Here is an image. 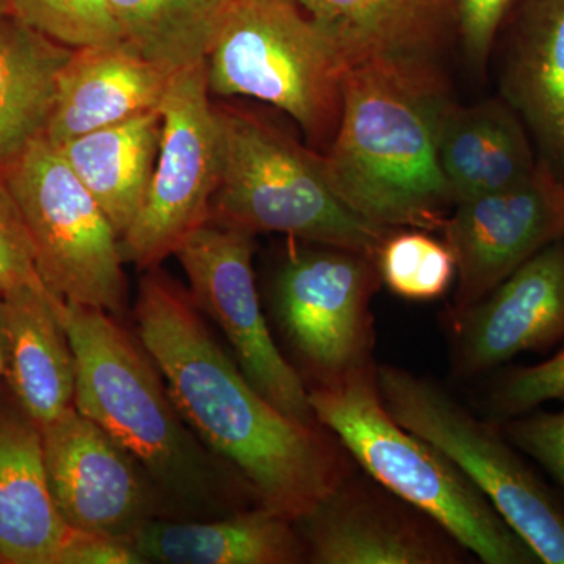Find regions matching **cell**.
I'll return each instance as SVG.
<instances>
[{
	"label": "cell",
	"mask_w": 564,
	"mask_h": 564,
	"mask_svg": "<svg viewBox=\"0 0 564 564\" xmlns=\"http://www.w3.org/2000/svg\"><path fill=\"white\" fill-rule=\"evenodd\" d=\"M133 317L184 421L259 505L296 522L350 477L343 444L270 403L214 339L191 293L158 267L140 280Z\"/></svg>",
	"instance_id": "obj_1"
},
{
	"label": "cell",
	"mask_w": 564,
	"mask_h": 564,
	"mask_svg": "<svg viewBox=\"0 0 564 564\" xmlns=\"http://www.w3.org/2000/svg\"><path fill=\"white\" fill-rule=\"evenodd\" d=\"M61 317L76 358L74 408L137 459L163 518H220L259 505L243 478L184 421L139 336L85 304L62 302Z\"/></svg>",
	"instance_id": "obj_2"
},
{
	"label": "cell",
	"mask_w": 564,
	"mask_h": 564,
	"mask_svg": "<svg viewBox=\"0 0 564 564\" xmlns=\"http://www.w3.org/2000/svg\"><path fill=\"white\" fill-rule=\"evenodd\" d=\"M451 102L436 62L377 61L348 68L339 128L323 154L337 196L373 225L443 231L455 199L437 137Z\"/></svg>",
	"instance_id": "obj_3"
},
{
	"label": "cell",
	"mask_w": 564,
	"mask_h": 564,
	"mask_svg": "<svg viewBox=\"0 0 564 564\" xmlns=\"http://www.w3.org/2000/svg\"><path fill=\"white\" fill-rule=\"evenodd\" d=\"M318 425L364 473L437 522L486 564H541L529 544L451 459L386 410L377 366L310 389Z\"/></svg>",
	"instance_id": "obj_4"
},
{
	"label": "cell",
	"mask_w": 564,
	"mask_h": 564,
	"mask_svg": "<svg viewBox=\"0 0 564 564\" xmlns=\"http://www.w3.org/2000/svg\"><path fill=\"white\" fill-rule=\"evenodd\" d=\"M220 180L209 221L252 234L278 232L306 243L377 258L397 229L364 220L334 192L325 158L270 118L215 106Z\"/></svg>",
	"instance_id": "obj_5"
},
{
	"label": "cell",
	"mask_w": 564,
	"mask_h": 564,
	"mask_svg": "<svg viewBox=\"0 0 564 564\" xmlns=\"http://www.w3.org/2000/svg\"><path fill=\"white\" fill-rule=\"evenodd\" d=\"M210 95L258 99L325 154L343 115V54L296 0H234L206 57Z\"/></svg>",
	"instance_id": "obj_6"
},
{
	"label": "cell",
	"mask_w": 564,
	"mask_h": 564,
	"mask_svg": "<svg viewBox=\"0 0 564 564\" xmlns=\"http://www.w3.org/2000/svg\"><path fill=\"white\" fill-rule=\"evenodd\" d=\"M386 410L443 452L532 547L541 564H564V497L514 447L497 422L480 421L443 386L395 366H377Z\"/></svg>",
	"instance_id": "obj_7"
},
{
	"label": "cell",
	"mask_w": 564,
	"mask_h": 564,
	"mask_svg": "<svg viewBox=\"0 0 564 564\" xmlns=\"http://www.w3.org/2000/svg\"><path fill=\"white\" fill-rule=\"evenodd\" d=\"M47 291L63 302L128 311L121 237L58 148L43 135L2 166Z\"/></svg>",
	"instance_id": "obj_8"
},
{
	"label": "cell",
	"mask_w": 564,
	"mask_h": 564,
	"mask_svg": "<svg viewBox=\"0 0 564 564\" xmlns=\"http://www.w3.org/2000/svg\"><path fill=\"white\" fill-rule=\"evenodd\" d=\"M381 282L377 258L323 245L291 251L278 267L274 317L314 388L377 366L370 304Z\"/></svg>",
	"instance_id": "obj_9"
},
{
	"label": "cell",
	"mask_w": 564,
	"mask_h": 564,
	"mask_svg": "<svg viewBox=\"0 0 564 564\" xmlns=\"http://www.w3.org/2000/svg\"><path fill=\"white\" fill-rule=\"evenodd\" d=\"M210 96L206 58L170 76L159 106L158 162L139 214L121 239L126 261L141 270L159 267L209 221L221 163L220 124Z\"/></svg>",
	"instance_id": "obj_10"
},
{
	"label": "cell",
	"mask_w": 564,
	"mask_h": 564,
	"mask_svg": "<svg viewBox=\"0 0 564 564\" xmlns=\"http://www.w3.org/2000/svg\"><path fill=\"white\" fill-rule=\"evenodd\" d=\"M254 236L207 221L188 234L174 256L191 284L193 303L220 326L245 378L293 421L318 425L302 375L272 337L256 288Z\"/></svg>",
	"instance_id": "obj_11"
},
{
	"label": "cell",
	"mask_w": 564,
	"mask_h": 564,
	"mask_svg": "<svg viewBox=\"0 0 564 564\" xmlns=\"http://www.w3.org/2000/svg\"><path fill=\"white\" fill-rule=\"evenodd\" d=\"M443 232L456 262V315L564 239V180L540 159L525 181L456 204Z\"/></svg>",
	"instance_id": "obj_12"
},
{
	"label": "cell",
	"mask_w": 564,
	"mask_h": 564,
	"mask_svg": "<svg viewBox=\"0 0 564 564\" xmlns=\"http://www.w3.org/2000/svg\"><path fill=\"white\" fill-rule=\"evenodd\" d=\"M40 430L52 499L70 529L132 540L163 518L148 475L98 423L73 406Z\"/></svg>",
	"instance_id": "obj_13"
},
{
	"label": "cell",
	"mask_w": 564,
	"mask_h": 564,
	"mask_svg": "<svg viewBox=\"0 0 564 564\" xmlns=\"http://www.w3.org/2000/svg\"><path fill=\"white\" fill-rule=\"evenodd\" d=\"M314 564H458L470 554L443 527L351 474L295 522Z\"/></svg>",
	"instance_id": "obj_14"
},
{
	"label": "cell",
	"mask_w": 564,
	"mask_h": 564,
	"mask_svg": "<svg viewBox=\"0 0 564 564\" xmlns=\"http://www.w3.org/2000/svg\"><path fill=\"white\" fill-rule=\"evenodd\" d=\"M451 318L454 370L462 378L481 377L521 352H547L564 344V239Z\"/></svg>",
	"instance_id": "obj_15"
},
{
	"label": "cell",
	"mask_w": 564,
	"mask_h": 564,
	"mask_svg": "<svg viewBox=\"0 0 564 564\" xmlns=\"http://www.w3.org/2000/svg\"><path fill=\"white\" fill-rule=\"evenodd\" d=\"M170 76L124 41L73 50L58 73L43 137L58 148L85 133L158 110Z\"/></svg>",
	"instance_id": "obj_16"
},
{
	"label": "cell",
	"mask_w": 564,
	"mask_h": 564,
	"mask_svg": "<svg viewBox=\"0 0 564 564\" xmlns=\"http://www.w3.org/2000/svg\"><path fill=\"white\" fill-rule=\"evenodd\" d=\"M510 18L500 96L564 180V0H519Z\"/></svg>",
	"instance_id": "obj_17"
},
{
	"label": "cell",
	"mask_w": 564,
	"mask_h": 564,
	"mask_svg": "<svg viewBox=\"0 0 564 564\" xmlns=\"http://www.w3.org/2000/svg\"><path fill=\"white\" fill-rule=\"evenodd\" d=\"M70 527L55 507L40 426L0 408V563L57 564Z\"/></svg>",
	"instance_id": "obj_18"
},
{
	"label": "cell",
	"mask_w": 564,
	"mask_h": 564,
	"mask_svg": "<svg viewBox=\"0 0 564 564\" xmlns=\"http://www.w3.org/2000/svg\"><path fill=\"white\" fill-rule=\"evenodd\" d=\"M332 36L348 68L377 61L436 62L456 0H296Z\"/></svg>",
	"instance_id": "obj_19"
},
{
	"label": "cell",
	"mask_w": 564,
	"mask_h": 564,
	"mask_svg": "<svg viewBox=\"0 0 564 564\" xmlns=\"http://www.w3.org/2000/svg\"><path fill=\"white\" fill-rule=\"evenodd\" d=\"M147 563L299 564L307 549L295 522L256 505L212 519H152L133 534Z\"/></svg>",
	"instance_id": "obj_20"
},
{
	"label": "cell",
	"mask_w": 564,
	"mask_h": 564,
	"mask_svg": "<svg viewBox=\"0 0 564 564\" xmlns=\"http://www.w3.org/2000/svg\"><path fill=\"white\" fill-rule=\"evenodd\" d=\"M437 154L455 206L525 181L540 163L529 129L502 96L448 104Z\"/></svg>",
	"instance_id": "obj_21"
},
{
	"label": "cell",
	"mask_w": 564,
	"mask_h": 564,
	"mask_svg": "<svg viewBox=\"0 0 564 564\" xmlns=\"http://www.w3.org/2000/svg\"><path fill=\"white\" fill-rule=\"evenodd\" d=\"M9 328L7 380L18 406L44 426L74 406L76 358L63 325V300L46 288L2 293Z\"/></svg>",
	"instance_id": "obj_22"
},
{
	"label": "cell",
	"mask_w": 564,
	"mask_h": 564,
	"mask_svg": "<svg viewBox=\"0 0 564 564\" xmlns=\"http://www.w3.org/2000/svg\"><path fill=\"white\" fill-rule=\"evenodd\" d=\"M161 135L162 118L158 109L58 147L121 239L147 196Z\"/></svg>",
	"instance_id": "obj_23"
},
{
	"label": "cell",
	"mask_w": 564,
	"mask_h": 564,
	"mask_svg": "<svg viewBox=\"0 0 564 564\" xmlns=\"http://www.w3.org/2000/svg\"><path fill=\"white\" fill-rule=\"evenodd\" d=\"M70 47L0 14V169L43 135Z\"/></svg>",
	"instance_id": "obj_24"
},
{
	"label": "cell",
	"mask_w": 564,
	"mask_h": 564,
	"mask_svg": "<svg viewBox=\"0 0 564 564\" xmlns=\"http://www.w3.org/2000/svg\"><path fill=\"white\" fill-rule=\"evenodd\" d=\"M122 40L173 74L204 61L234 0H109Z\"/></svg>",
	"instance_id": "obj_25"
},
{
	"label": "cell",
	"mask_w": 564,
	"mask_h": 564,
	"mask_svg": "<svg viewBox=\"0 0 564 564\" xmlns=\"http://www.w3.org/2000/svg\"><path fill=\"white\" fill-rule=\"evenodd\" d=\"M378 269L393 295L430 302L448 291L456 262L447 243L421 229H397L381 247Z\"/></svg>",
	"instance_id": "obj_26"
},
{
	"label": "cell",
	"mask_w": 564,
	"mask_h": 564,
	"mask_svg": "<svg viewBox=\"0 0 564 564\" xmlns=\"http://www.w3.org/2000/svg\"><path fill=\"white\" fill-rule=\"evenodd\" d=\"M18 20L70 50L122 43L109 0H7Z\"/></svg>",
	"instance_id": "obj_27"
},
{
	"label": "cell",
	"mask_w": 564,
	"mask_h": 564,
	"mask_svg": "<svg viewBox=\"0 0 564 564\" xmlns=\"http://www.w3.org/2000/svg\"><path fill=\"white\" fill-rule=\"evenodd\" d=\"M549 402L564 403V348L543 362L496 373L481 397V411L488 421L502 422Z\"/></svg>",
	"instance_id": "obj_28"
},
{
	"label": "cell",
	"mask_w": 564,
	"mask_h": 564,
	"mask_svg": "<svg viewBox=\"0 0 564 564\" xmlns=\"http://www.w3.org/2000/svg\"><path fill=\"white\" fill-rule=\"evenodd\" d=\"M503 436L522 454L543 467L564 492V410L530 411L497 422Z\"/></svg>",
	"instance_id": "obj_29"
},
{
	"label": "cell",
	"mask_w": 564,
	"mask_h": 564,
	"mask_svg": "<svg viewBox=\"0 0 564 564\" xmlns=\"http://www.w3.org/2000/svg\"><path fill=\"white\" fill-rule=\"evenodd\" d=\"M25 285L46 288L36 269L28 226L0 169V293Z\"/></svg>",
	"instance_id": "obj_30"
},
{
	"label": "cell",
	"mask_w": 564,
	"mask_h": 564,
	"mask_svg": "<svg viewBox=\"0 0 564 564\" xmlns=\"http://www.w3.org/2000/svg\"><path fill=\"white\" fill-rule=\"evenodd\" d=\"M519 0H456L458 33L470 66L484 70L500 29Z\"/></svg>",
	"instance_id": "obj_31"
},
{
	"label": "cell",
	"mask_w": 564,
	"mask_h": 564,
	"mask_svg": "<svg viewBox=\"0 0 564 564\" xmlns=\"http://www.w3.org/2000/svg\"><path fill=\"white\" fill-rule=\"evenodd\" d=\"M147 560L129 538L70 529L57 564H143Z\"/></svg>",
	"instance_id": "obj_32"
},
{
	"label": "cell",
	"mask_w": 564,
	"mask_h": 564,
	"mask_svg": "<svg viewBox=\"0 0 564 564\" xmlns=\"http://www.w3.org/2000/svg\"><path fill=\"white\" fill-rule=\"evenodd\" d=\"M7 367H9V328H7L6 302L0 293V377H6Z\"/></svg>",
	"instance_id": "obj_33"
},
{
	"label": "cell",
	"mask_w": 564,
	"mask_h": 564,
	"mask_svg": "<svg viewBox=\"0 0 564 564\" xmlns=\"http://www.w3.org/2000/svg\"><path fill=\"white\" fill-rule=\"evenodd\" d=\"M10 13L9 2L7 0H0V14Z\"/></svg>",
	"instance_id": "obj_34"
}]
</instances>
